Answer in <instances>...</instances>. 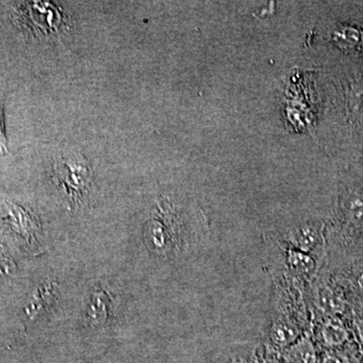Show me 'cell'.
I'll list each match as a JSON object with an SVG mask.
<instances>
[{
	"instance_id": "6da1fadb",
	"label": "cell",
	"mask_w": 363,
	"mask_h": 363,
	"mask_svg": "<svg viewBox=\"0 0 363 363\" xmlns=\"http://www.w3.org/2000/svg\"><path fill=\"white\" fill-rule=\"evenodd\" d=\"M55 183L63 189L74 204L82 202L90 192L92 173L84 157L69 154L60 157L54 164Z\"/></svg>"
},
{
	"instance_id": "7a4b0ae2",
	"label": "cell",
	"mask_w": 363,
	"mask_h": 363,
	"mask_svg": "<svg viewBox=\"0 0 363 363\" xmlns=\"http://www.w3.org/2000/svg\"><path fill=\"white\" fill-rule=\"evenodd\" d=\"M173 217L161 215L159 219L150 221L147 226V236L150 245L154 248L155 252L167 253L176 242L175 236L176 224Z\"/></svg>"
},
{
	"instance_id": "3957f363",
	"label": "cell",
	"mask_w": 363,
	"mask_h": 363,
	"mask_svg": "<svg viewBox=\"0 0 363 363\" xmlns=\"http://www.w3.org/2000/svg\"><path fill=\"white\" fill-rule=\"evenodd\" d=\"M4 213L6 221L21 235L28 238L39 230L37 218L23 207L11 202L4 203Z\"/></svg>"
},
{
	"instance_id": "277c9868",
	"label": "cell",
	"mask_w": 363,
	"mask_h": 363,
	"mask_svg": "<svg viewBox=\"0 0 363 363\" xmlns=\"http://www.w3.org/2000/svg\"><path fill=\"white\" fill-rule=\"evenodd\" d=\"M111 298L105 291H97L93 294L92 302L88 309V319L92 323L104 324L108 319Z\"/></svg>"
},
{
	"instance_id": "5b68a950",
	"label": "cell",
	"mask_w": 363,
	"mask_h": 363,
	"mask_svg": "<svg viewBox=\"0 0 363 363\" xmlns=\"http://www.w3.org/2000/svg\"><path fill=\"white\" fill-rule=\"evenodd\" d=\"M57 288L54 284H47L35 291L30 300V305L26 308L28 316L33 317L39 314L40 310L52 304L56 297Z\"/></svg>"
},
{
	"instance_id": "8992f818",
	"label": "cell",
	"mask_w": 363,
	"mask_h": 363,
	"mask_svg": "<svg viewBox=\"0 0 363 363\" xmlns=\"http://www.w3.org/2000/svg\"><path fill=\"white\" fill-rule=\"evenodd\" d=\"M322 337L327 345L339 346L347 340L348 332L338 318H330L323 325Z\"/></svg>"
},
{
	"instance_id": "52a82bcc",
	"label": "cell",
	"mask_w": 363,
	"mask_h": 363,
	"mask_svg": "<svg viewBox=\"0 0 363 363\" xmlns=\"http://www.w3.org/2000/svg\"><path fill=\"white\" fill-rule=\"evenodd\" d=\"M288 355L293 363H316V351L309 338H301L293 343Z\"/></svg>"
},
{
	"instance_id": "ba28073f",
	"label": "cell",
	"mask_w": 363,
	"mask_h": 363,
	"mask_svg": "<svg viewBox=\"0 0 363 363\" xmlns=\"http://www.w3.org/2000/svg\"><path fill=\"white\" fill-rule=\"evenodd\" d=\"M298 330L286 320H279L272 328V340L279 346H288L298 340Z\"/></svg>"
},
{
	"instance_id": "9c48e42d",
	"label": "cell",
	"mask_w": 363,
	"mask_h": 363,
	"mask_svg": "<svg viewBox=\"0 0 363 363\" xmlns=\"http://www.w3.org/2000/svg\"><path fill=\"white\" fill-rule=\"evenodd\" d=\"M291 242L297 250L308 253L311 252L318 241L316 229L309 225L302 226L291 233Z\"/></svg>"
},
{
	"instance_id": "30bf717a",
	"label": "cell",
	"mask_w": 363,
	"mask_h": 363,
	"mask_svg": "<svg viewBox=\"0 0 363 363\" xmlns=\"http://www.w3.org/2000/svg\"><path fill=\"white\" fill-rule=\"evenodd\" d=\"M288 262L294 272L302 276H309L315 269V262L308 253L297 250H291L288 255Z\"/></svg>"
},
{
	"instance_id": "8fae6325",
	"label": "cell",
	"mask_w": 363,
	"mask_h": 363,
	"mask_svg": "<svg viewBox=\"0 0 363 363\" xmlns=\"http://www.w3.org/2000/svg\"><path fill=\"white\" fill-rule=\"evenodd\" d=\"M318 302L323 311L330 314H337L343 310L342 300L337 294L334 293L329 288H324L320 291Z\"/></svg>"
},
{
	"instance_id": "7c38bea8",
	"label": "cell",
	"mask_w": 363,
	"mask_h": 363,
	"mask_svg": "<svg viewBox=\"0 0 363 363\" xmlns=\"http://www.w3.org/2000/svg\"><path fill=\"white\" fill-rule=\"evenodd\" d=\"M323 363H350V359L343 353L332 351L325 355Z\"/></svg>"
},
{
	"instance_id": "4fadbf2b",
	"label": "cell",
	"mask_w": 363,
	"mask_h": 363,
	"mask_svg": "<svg viewBox=\"0 0 363 363\" xmlns=\"http://www.w3.org/2000/svg\"><path fill=\"white\" fill-rule=\"evenodd\" d=\"M350 211L351 216L354 219L363 218V201L359 198H355L350 203Z\"/></svg>"
},
{
	"instance_id": "5bb4252c",
	"label": "cell",
	"mask_w": 363,
	"mask_h": 363,
	"mask_svg": "<svg viewBox=\"0 0 363 363\" xmlns=\"http://www.w3.org/2000/svg\"><path fill=\"white\" fill-rule=\"evenodd\" d=\"M0 150L2 152H7V140L6 133H4V108L0 105Z\"/></svg>"
},
{
	"instance_id": "9a60e30c",
	"label": "cell",
	"mask_w": 363,
	"mask_h": 363,
	"mask_svg": "<svg viewBox=\"0 0 363 363\" xmlns=\"http://www.w3.org/2000/svg\"><path fill=\"white\" fill-rule=\"evenodd\" d=\"M13 264L0 250V274H6L13 271Z\"/></svg>"
},
{
	"instance_id": "2e32d148",
	"label": "cell",
	"mask_w": 363,
	"mask_h": 363,
	"mask_svg": "<svg viewBox=\"0 0 363 363\" xmlns=\"http://www.w3.org/2000/svg\"><path fill=\"white\" fill-rule=\"evenodd\" d=\"M357 329L358 332H359L360 337H362L363 340V317L358 320Z\"/></svg>"
},
{
	"instance_id": "e0dca14e",
	"label": "cell",
	"mask_w": 363,
	"mask_h": 363,
	"mask_svg": "<svg viewBox=\"0 0 363 363\" xmlns=\"http://www.w3.org/2000/svg\"><path fill=\"white\" fill-rule=\"evenodd\" d=\"M234 363H245V362H242V360H240V362H234Z\"/></svg>"
}]
</instances>
